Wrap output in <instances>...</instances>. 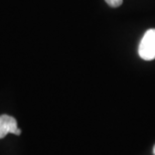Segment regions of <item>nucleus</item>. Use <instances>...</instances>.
<instances>
[{
	"label": "nucleus",
	"instance_id": "1",
	"mask_svg": "<svg viewBox=\"0 0 155 155\" xmlns=\"http://www.w3.org/2000/svg\"><path fill=\"white\" fill-rule=\"evenodd\" d=\"M138 52L140 58L145 61H152L155 58V28L145 32L139 43Z\"/></svg>",
	"mask_w": 155,
	"mask_h": 155
},
{
	"label": "nucleus",
	"instance_id": "2",
	"mask_svg": "<svg viewBox=\"0 0 155 155\" xmlns=\"http://www.w3.org/2000/svg\"><path fill=\"white\" fill-rule=\"evenodd\" d=\"M8 133L20 135L21 130L17 127V121L14 117L1 115L0 116V139L4 138Z\"/></svg>",
	"mask_w": 155,
	"mask_h": 155
},
{
	"label": "nucleus",
	"instance_id": "3",
	"mask_svg": "<svg viewBox=\"0 0 155 155\" xmlns=\"http://www.w3.org/2000/svg\"><path fill=\"white\" fill-rule=\"evenodd\" d=\"M108 5L111 7H119V6L123 3V0H105Z\"/></svg>",
	"mask_w": 155,
	"mask_h": 155
},
{
	"label": "nucleus",
	"instance_id": "4",
	"mask_svg": "<svg viewBox=\"0 0 155 155\" xmlns=\"http://www.w3.org/2000/svg\"><path fill=\"white\" fill-rule=\"evenodd\" d=\"M153 153H154V155H155V145H154V147H153Z\"/></svg>",
	"mask_w": 155,
	"mask_h": 155
}]
</instances>
